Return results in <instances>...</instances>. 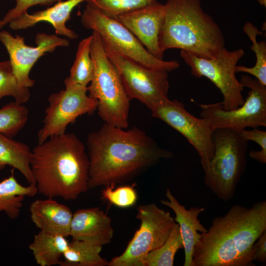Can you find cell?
Wrapping results in <instances>:
<instances>
[{
    "label": "cell",
    "mask_w": 266,
    "mask_h": 266,
    "mask_svg": "<svg viewBox=\"0 0 266 266\" xmlns=\"http://www.w3.org/2000/svg\"><path fill=\"white\" fill-rule=\"evenodd\" d=\"M243 87L250 89L242 105L226 110L222 102L200 104L201 118L208 120L214 128L240 131L248 127L266 126V86L257 79L242 75L239 81Z\"/></svg>",
    "instance_id": "obj_12"
},
{
    "label": "cell",
    "mask_w": 266,
    "mask_h": 266,
    "mask_svg": "<svg viewBox=\"0 0 266 266\" xmlns=\"http://www.w3.org/2000/svg\"><path fill=\"white\" fill-rule=\"evenodd\" d=\"M111 184L105 186L101 191L102 199L121 208H127L133 205L137 200V194L133 186L125 185L115 188Z\"/></svg>",
    "instance_id": "obj_30"
},
{
    "label": "cell",
    "mask_w": 266,
    "mask_h": 266,
    "mask_svg": "<svg viewBox=\"0 0 266 266\" xmlns=\"http://www.w3.org/2000/svg\"><path fill=\"white\" fill-rule=\"evenodd\" d=\"M253 261L266 263V231L257 239L252 247Z\"/></svg>",
    "instance_id": "obj_33"
},
{
    "label": "cell",
    "mask_w": 266,
    "mask_h": 266,
    "mask_svg": "<svg viewBox=\"0 0 266 266\" xmlns=\"http://www.w3.org/2000/svg\"><path fill=\"white\" fill-rule=\"evenodd\" d=\"M183 247L179 226L175 223L164 243L147 254L144 266H173L176 253Z\"/></svg>",
    "instance_id": "obj_25"
},
{
    "label": "cell",
    "mask_w": 266,
    "mask_h": 266,
    "mask_svg": "<svg viewBox=\"0 0 266 266\" xmlns=\"http://www.w3.org/2000/svg\"><path fill=\"white\" fill-rule=\"evenodd\" d=\"M266 231V201L247 208L233 205L214 218L201 233L193 255V266H252V247Z\"/></svg>",
    "instance_id": "obj_2"
},
{
    "label": "cell",
    "mask_w": 266,
    "mask_h": 266,
    "mask_svg": "<svg viewBox=\"0 0 266 266\" xmlns=\"http://www.w3.org/2000/svg\"><path fill=\"white\" fill-rule=\"evenodd\" d=\"M243 30L252 42L250 48L255 54L256 61L255 65L251 67L236 65L235 72L249 73L266 86V42L264 40L259 42L257 40L258 35L264 34L250 22L244 24Z\"/></svg>",
    "instance_id": "obj_24"
},
{
    "label": "cell",
    "mask_w": 266,
    "mask_h": 266,
    "mask_svg": "<svg viewBox=\"0 0 266 266\" xmlns=\"http://www.w3.org/2000/svg\"><path fill=\"white\" fill-rule=\"evenodd\" d=\"M61 0H16L15 7L9 10L0 20V30L27 12V9L31 6L37 4L51 5Z\"/></svg>",
    "instance_id": "obj_31"
},
{
    "label": "cell",
    "mask_w": 266,
    "mask_h": 266,
    "mask_svg": "<svg viewBox=\"0 0 266 266\" xmlns=\"http://www.w3.org/2000/svg\"><path fill=\"white\" fill-rule=\"evenodd\" d=\"M167 200H161L163 205L171 208L175 213L174 219L179 228L185 252L184 266H193V255L195 247L200 237L201 233L206 232L198 217L205 207H192L190 209L180 203L169 189H167Z\"/></svg>",
    "instance_id": "obj_17"
},
{
    "label": "cell",
    "mask_w": 266,
    "mask_h": 266,
    "mask_svg": "<svg viewBox=\"0 0 266 266\" xmlns=\"http://www.w3.org/2000/svg\"><path fill=\"white\" fill-rule=\"evenodd\" d=\"M0 41L5 47L9 57L13 73L21 86L30 88L34 81L30 77V72L37 60L45 53H51L58 47H67L69 42L57 34L38 33L35 36L36 46H28L24 38L13 36L6 31H0Z\"/></svg>",
    "instance_id": "obj_14"
},
{
    "label": "cell",
    "mask_w": 266,
    "mask_h": 266,
    "mask_svg": "<svg viewBox=\"0 0 266 266\" xmlns=\"http://www.w3.org/2000/svg\"><path fill=\"white\" fill-rule=\"evenodd\" d=\"M28 116L23 104L14 101L4 105L0 108V133L12 138L26 125Z\"/></svg>",
    "instance_id": "obj_27"
},
{
    "label": "cell",
    "mask_w": 266,
    "mask_h": 266,
    "mask_svg": "<svg viewBox=\"0 0 266 266\" xmlns=\"http://www.w3.org/2000/svg\"><path fill=\"white\" fill-rule=\"evenodd\" d=\"M150 110L154 117L163 121L187 139L198 153L201 166L211 160L215 151L213 138L215 129L208 120L196 117L176 100L168 99Z\"/></svg>",
    "instance_id": "obj_13"
},
{
    "label": "cell",
    "mask_w": 266,
    "mask_h": 266,
    "mask_svg": "<svg viewBox=\"0 0 266 266\" xmlns=\"http://www.w3.org/2000/svg\"><path fill=\"white\" fill-rule=\"evenodd\" d=\"M92 39L91 35L78 44L75 59L68 77L72 81L87 87L91 81L94 72V63L90 53Z\"/></svg>",
    "instance_id": "obj_26"
},
{
    "label": "cell",
    "mask_w": 266,
    "mask_h": 266,
    "mask_svg": "<svg viewBox=\"0 0 266 266\" xmlns=\"http://www.w3.org/2000/svg\"><path fill=\"white\" fill-rule=\"evenodd\" d=\"M32 151L31 167L38 193L68 201L89 190V159L76 135L51 136Z\"/></svg>",
    "instance_id": "obj_3"
},
{
    "label": "cell",
    "mask_w": 266,
    "mask_h": 266,
    "mask_svg": "<svg viewBox=\"0 0 266 266\" xmlns=\"http://www.w3.org/2000/svg\"><path fill=\"white\" fill-rule=\"evenodd\" d=\"M32 155L27 144L0 133V170L11 166L19 171L29 184H35L31 167Z\"/></svg>",
    "instance_id": "obj_20"
},
{
    "label": "cell",
    "mask_w": 266,
    "mask_h": 266,
    "mask_svg": "<svg viewBox=\"0 0 266 266\" xmlns=\"http://www.w3.org/2000/svg\"><path fill=\"white\" fill-rule=\"evenodd\" d=\"M241 136L247 141L256 142L261 147L260 150L251 151L250 157L261 164L266 163V132L254 128L253 130L243 129L239 131Z\"/></svg>",
    "instance_id": "obj_32"
},
{
    "label": "cell",
    "mask_w": 266,
    "mask_h": 266,
    "mask_svg": "<svg viewBox=\"0 0 266 266\" xmlns=\"http://www.w3.org/2000/svg\"><path fill=\"white\" fill-rule=\"evenodd\" d=\"M29 211L33 223L40 231L69 236L73 213L67 206L53 198L37 199L31 203Z\"/></svg>",
    "instance_id": "obj_19"
},
{
    "label": "cell",
    "mask_w": 266,
    "mask_h": 266,
    "mask_svg": "<svg viewBox=\"0 0 266 266\" xmlns=\"http://www.w3.org/2000/svg\"><path fill=\"white\" fill-rule=\"evenodd\" d=\"M213 138L214 155L202 166L204 182L219 199L226 202L233 198L245 171L248 141L239 132L227 129H215Z\"/></svg>",
    "instance_id": "obj_6"
},
{
    "label": "cell",
    "mask_w": 266,
    "mask_h": 266,
    "mask_svg": "<svg viewBox=\"0 0 266 266\" xmlns=\"http://www.w3.org/2000/svg\"><path fill=\"white\" fill-rule=\"evenodd\" d=\"M136 217L139 228L124 252L108 262V266H144L147 254L164 243L176 223L168 211L153 203L139 205Z\"/></svg>",
    "instance_id": "obj_8"
},
{
    "label": "cell",
    "mask_w": 266,
    "mask_h": 266,
    "mask_svg": "<svg viewBox=\"0 0 266 266\" xmlns=\"http://www.w3.org/2000/svg\"><path fill=\"white\" fill-rule=\"evenodd\" d=\"M103 47L118 70L131 100H137L151 110L169 99L168 71L147 67L107 47Z\"/></svg>",
    "instance_id": "obj_10"
},
{
    "label": "cell",
    "mask_w": 266,
    "mask_h": 266,
    "mask_svg": "<svg viewBox=\"0 0 266 266\" xmlns=\"http://www.w3.org/2000/svg\"><path fill=\"white\" fill-rule=\"evenodd\" d=\"M101 246L76 239L69 242L63 254L65 261H60L61 266H106L108 262L100 255Z\"/></svg>",
    "instance_id": "obj_23"
},
{
    "label": "cell",
    "mask_w": 266,
    "mask_h": 266,
    "mask_svg": "<svg viewBox=\"0 0 266 266\" xmlns=\"http://www.w3.org/2000/svg\"><path fill=\"white\" fill-rule=\"evenodd\" d=\"M37 193L35 184L21 185L16 179L12 170L10 176L0 181V214L3 212L11 219L17 218L25 197H33Z\"/></svg>",
    "instance_id": "obj_22"
},
{
    "label": "cell",
    "mask_w": 266,
    "mask_h": 266,
    "mask_svg": "<svg viewBox=\"0 0 266 266\" xmlns=\"http://www.w3.org/2000/svg\"><path fill=\"white\" fill-rule=\"evenodd\" d=\"M165 14L164 4L157 1L113 17L129 30L155 58L163 60L159 36Z\"/></svg>",
    "instance_id": "obj_15"
},
{
    "label": "cell",
    "mask_w": 266,
    "mask_h": 266,
    "mask_svg": "<svg viewBox=\"0 0 266 266\" xmlns=\"http://www.w3.org/2000/svg\"><path fill=\"white\" fill-rule=\"evenodd\" d=\"M90 4L101 11L105 14L115 17L146 5L157 0H86Z\"/></svg>",
    "instance_id": "obj_29"
},
{
    "label": "cell",
    "mask_w": 266,
    "mask_h": 266,
    "mask_svg": "<svg viewBox=\"0 0 266 266\" xmlns=\"http://www.w3.org/2000/svg\"><path fill=\"white\" fill-rule=\"evenodd\" d=\"M64 84L65 89L48 98L43 125L37 133L38 143L65 133L68 125L78 117L92 113L97 109L98 101L87 94V86L76 83L68 77Z\"/></svg>",
    "instance_id": "obj_11"
},
{
    "label": "cell",
    "mask_w": 266,
    "mask_h": 266,
    "mask_svg": "<svg viewBox=\"0 0 266 266\" xmlns=\"http://www.w3.org/2000/svg\"><path fill=\"white\" fill-rule=\"evenodd\" d=\"M105 123L87 138L89 189L130 181L173 153L161 148L144 131L125 130Z\"/></svg>",
    "instance_id": "obj_1"
},
{
    "label": "cell",
    "mask_w": 266,
    "mask_h": 266,
    "mask_svg": "<svg viewBox=\"0 0 266 266\" xmlns=\"http://www.w3.org/2000/svg\"><path fill=\"white\" fill-rule=\"evenodd\" d=\"M86 0H66L57 2L45 10L28 14L27 12L10 22L8 25L12 30H25L40 22L50 23L54 28L56 34L71 39H77L78 35L66 26L73 9L80 3Z\"/></svg>",
    "instance_id": "obj_18"
},
{
    "label": "cell",
    "mask_w": 266,
    "mask_h": 266,
    "mask_svg": "<svg viewBox=\"0 0 266 266\" xmlns=\"http://www.w3.org/2000/svg\"><path fill=\"white\" fill-rule=\"evenodd\" d=\"M242 48L229 51L226 48L215 57L204 59L180 51V56L190 67L191 74L197 78L209 79L223 96L222 102L225 110H233L242 105L244 87L235 75V67L244 55Z\"/></svg>",
    "instance_id": "obj_9"
},
{
    "label": "cell",
    "mask_w": 266,
    "mask_h": 266,
    "mask_svg": "<svg viewBox=\"0 0 266 266\" xmlns=\"http://www.w3.org/2000/svg\"><path fill=\"white\" fill-rule=\"evenodd\" d=\"M257 2L262 6H266V0H256Z\"/></svg>",
    "instance_id": "obj_34"
},
{
    "label": "cell",
    "mask_w": 266,
    "mask_h": 266,
    "mask_svg": "<svg viewBox=\"0 0 266 266\" xmlns=\"http://www.w3.org/2000/svg\"><path fill=\"white\" fill-rule=\"evenodd\" d=\"M81 22L85 29L99 33L103 46L141 65L168 72L180 66L177 61H166L154 57L122 24L90 4L81 14Z\"/></svg>",
    "instance_id": "obj_7"
},
{
    "label": "cell",
    "mask_w": 266,
    "mask_h": 266,
    "mask_svg": "<svg viewBox=\"0 0 266 266\" xmlns=\"http://www.w3.org/2000/svg\"><path fill=\"white\" fill-rule=\"evenodd\" d=\"M90 53L94 72L87 86L88 95L97 100V110L104 123L126 129L131 100L116 67L107 56L99 33L93 31Z\"/></svg>",
    "instance_id": "obj_5"
},
{
    "label": "cell",
    "mask_w": 266,
    "mask_h": 266,
    "mask_svg": "<svg viewBox=\"0 0 266 266\" xmlns=\"http://www.w3.org/2000/svg\"><path fill=\"white\" fill-rule=\"evenodd\" d=\"M113 234L110 218L99 207L79 209L73 214L69 234L72 239L102 247L111 242Z\"/></svg>",
    "instance_id": "obj_16"
},
{
    "label": "cell",
    "mask_w": 266,
    "mask_h": 266,
    "mask_svg": "<svg viewBox=\"0 0 266 266\" xmlns=\"http://www.w3.org/2000/svg\"><path fill=\"white\" fill-rule=\"evenodd\" d=\"M159 36L164 53L178 48L197 57L211 59L225 48L222 31L203 9L200 0H167Z\"/></svg>",
    "instance_id": "obj_4"
},
{
    "label": "cell",
    "mask_w": 266,
    "mask_h": 266,
    "mask_svg": "<svg viewBox=\"0 0 266 266\" xmlns=\"http://www.w3.org/2000/svg\"><path fill=\"white\" fill-rule=\"evenodd\" d=\"M29 88L21 86L14 76L10 61L0 62V100L10 96L19 104L27 102L30 98Z\"/></svg>",
    "instance_id": "obj_28"
},
{
    "label": "cell",
    "mask_w": 266,
    "mask_h": 266,
    "mask_svg": "<svg viewBox=\"0 0 266 266\" xmlns=\"http://www.w3.org/2000/svg\"><path fill=\"white\" fill-rule=\"evenodd\" d=\"M69 242L66 237L40 231L29 245L36 264L40 266L58 265Z\"/></svg>",
    "instance_id": "obj_21"
}]
</instances>
